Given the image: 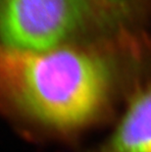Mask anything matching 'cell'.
Segmentation results:
<instances>
[{"instance_id": "1", "label": "cell", "mask_w": 151, "mask_h": 152, "mask_svg": "<svg viewBox=\"0 0 151 152\" xmlns=\"http://www.w3.org/2000/svg\"><path fill=\"white\" fill-rule=\"evenodd\" d=\"M115 44L0 47V116L30 132L78 137L120 111L146 57Z\"/></svg>"}, {"instance_id": "2", "label": "cell", "mask_w": 151, "mask_h": 152, "mask_svg": "<svg viewBox=\"0 0 151 152\" xmlns=\"http://www.w3.org/2000/svg\"><path fill=\"white\" fill-rule=\"evenodd\" d=\"M136 0H0V47L42 51L118 25Z\"/></svg>"}, {"instance_id": "3", "label": "cell", "mask_w": 151, "mask_h": 152, "mask_svg": "<svg viewBox=\"0 0 151 152\" xmlns=\"http://www.w3.org/2000/svg\"><path fill=\"white\" fill-rule=\"evenodd\" d=\"M104 140L88 152H151V54Z\"/></svg>"}]
</instances>
